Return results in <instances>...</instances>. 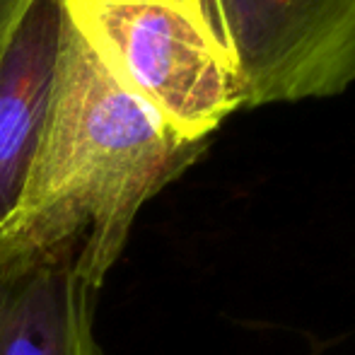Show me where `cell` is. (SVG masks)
Returning a JSON list of instances; mask_svg holds the SVG:
<instances>
[{
    "label": "cell",
    "instance_id": "cell-5",
    "mask_svg": "<svg viewBox=\"0 0 355 355\" xmlns=\"http://www.w3.org/2000/svg\"><path fill=\"white\" fill-rule=\"evenodd\" d=\"M63 10L34 0L0 63V232L22 196L56 78Z\"/></svg>",
    "mask_w": 355,
    "mask_h": 355
},
{
    "label": "cell",
    "instance_id": "cell-1",
    "mask_svg": "<svg viewBox=\"0 0 355 355\" xmlns=\"http://www.w3.org/2000/svg\"><path fill=\"white\" fill-rule=\"evenodd\" d=\"M203 150L104 71L63 15L46 121L0 249L78 242L104 283L141 208Z\"/></svg>",
    "mask_w": 355,
    "mask_h": 355
},
{
    "label": "cell",
    "instance_id": "cell-3",
    "mask_svg": "<svg viewBox=\"0 0 355 355\" xmlns=\"http://www.w3.org/2000/svg\"><path fill=\"white\" fill-rule=\"evenodd\" d=\"M247 109L343 94L355 83V0H223Z\"/></svg>",
    "mask_w": 355,
    "mask_h": 355
},
{
    "label": "cell",
    "instance_id": "cell-6",
    "mask_svg": "<svg viewBox=\"0 0 355 355\" xmlns=\"http://www.w3.org/2000/svg\"><path fill=\"white\" fill-rule=\"evenodd\" d=\"M32 3L34 0H0V63Z\"/></svg>",
    "mask_w": 355,
    "mask_h": 355
},
{
    "label": "cell",
    "instance_id": "cell-4",
    "mask_svg": "<svg viewBox=\"0 0 355 355\" xmlns=\"http://www.w3.org/2000/svg\"><path fill=\"white\" fill-rule=\"evenodd\" d=\"M99 290L78 242L0 249V355H104Z\"/></svg>",
    "mask_w": 355,
    "mask_h": 355
},
{
    "label": "cell",
    "instance_id": "cell-2",
    "mask_svg": "<svg viewBox=\"0 0 355 355\" xmlns=\"http://www.w3.org/2000/svg\"><path fill=\"white\" fill-rule=\"evenodd\" d=\"M104 71L184 141L247 109V78L223 0H58Z\"/></svg>",
    "mask_w": 355,
    "mask_h": 355
}]
</instances>
